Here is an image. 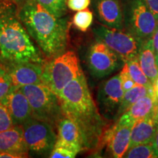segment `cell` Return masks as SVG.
<instances>
[{"instance_id": "cell-1", "label": "cell", "mask_w": 158, "mask_h": 158, "mask_svg": "<svg viewBox=\"0 0 158 158\" xmlns=\"http://www.w3.org/2000/svg\"><path fill=\"white\" fill-rule=\"evenodd\" d=\"M58 98L63 115L78 126L84 149L99 150L108 124L91 95L83 72L64 86Z\"/></svg>"}, {"instance_id": "cell-2", "label": "cell", "mask_w": 158, "mask_h": 158, "mask_svg": "<svg viewBox=\"0 0 158 158\" xmlns=\"http://www.w3.org/2000/svg\"><path fill=\"white\" fill-rule=\"evenodd\" d=\"M17 13L29 36L47 59H53L64 52L70 27L68 19L52 15L36 0H29L17 7Z\"/></svg>"}, {"instance_id": "cell-3", "label": "cell", "mask_w": 158, "mask_h": 158, "mask_svg": "<svg viewBox=\"0 0 158 158\" xmlns=\"http://www.w3.org/2000/svg\"><path fill=\"white\" fill-rule=\"evenodd\" d=\"M0 61L40 64L45 62L20 21L17 7L7 2L0 6Z\"/></svg>"}, {"instance_id": "cell-4", "label": "cell", "mask_w": 158, "mask_h": 158, "mask_svg": "<svg viewBox=\"0 0 158 158\" xmlns=\"http://www.w3.org/2000/svg\"><path fill=\"white\" fill-rule=\"evenodd\" d=\"M124 29L143 43L151 39L157 21L145 0H120Z\"/></svg>"}, {"instance_id": "cell-5", "label": "cell", "mask_w": 158, "mask_h": 158, "mask_svg": "<svg viewBox=\"0 0 158 158\" xmlns=\"http://www.w3.org/2000/svg\"><path fill=\"white\" fill-rule=\"evenodd\" d=\"M81 72L76 53L65 51L44 62L42 81L59 96L64 86Z\"/></svg>"}, {"instance_id": "cell-6", "label": "cell", "mask_w": 158, "mask_h": 158, "mask_svg": "<svg viewBox=\"0 0 158 158\" xmlns=\"http://www.w3.org/2000/svg\"><path fill=\"white\" fill-rule=\"evenodd\" d=\"M19 89L28 99L34 117L56 127L63 116L58 96L43 83L27 85Z\"/></svg>"}, {"instance_id": "cell-7", "label": "cell", "mask_w": 158, "mask_h": 158, "mask_svg": "<svg viewBox=\"0 0 158 158\" xmlns=\"http://www.w3.org/2000/svg\"><path fill=\"white\" fill-rule=\"evenodd\" d=\"M93 33L96 39L103 42L124 63L138 57L141 43L127 31L100 25L93 29Z\"/></svg>"}, {"instance_id": "cell-8", "label": "cell", "mask_w": 158, "mask_h": 158, "mask_svg": "<svg viewBox=\"0 0 158 158\" xmlns=\"http://www.w3.org/2000/svg\"><path fill=\"white\" fill-rule=\"evenodd\" d=\"M22 127L29 151L34 155L49 157L57 139L54 127L48 122L35 117Z\"/></svg>"}, {"instance_id": "cell-9", "label": "cell", "mask_w": 158, "mask_h": 158, "mask_svg": "<svg viewBox=\"0 0 158 158\" xmlns=\"http://www.w3.org/2000/svg\"><path fill=\"white\" fill-rule=\"evenodd\" d=\"M86 62L90 73L97 78H102L118 70L122 61L103 42L96 39L89 48Z\"/></svg>"}, {"instance_id": "cell-10", "label": "cell", "mask_w": 158, "mask_h": 158, "mask_svg": "<svg viewBox=\"0 0 158 158\" xmlns=\"http://www.w3.org/2000/svg\"><path fill=\"white\" fill-rule=\"evenodd\" d=\"M119 75H115L100 84L98 92V109L108 120L118 118V111L124 95Z\"/></svg>"}, {"instance_id": "cell-11", "label": "cell", "mask_w": 158, "mask_h": 158, "mask_svg": "<svg viewBox=\"0 0 158 158\" xmlns=\"http://www.w3.org/2000/svg\"><path fill=\"white\" fill-rule=\"evenodd\" d=\"M7 69L13 87L41 84L43 64L32 62H2Z\"/></svg>"}, {"instance_id": "cell-12", "label": "cell", "mask_w": 158, "mask_h": 158, "mask_svg": "<svg viewBox=\"0 0 158 158\" xmlns=\"http://www.w3.org/2000/svg\"><path fill=\"white\" fill-rule=\"evenodd\" d=\"M133 124L116 122L112 128H108L105 134L102 146L107 144V149L112 157H123L129 148L130 134Z\"/></svg>"}, {"instance_id": "cell-13", "label": "cell", "mask_w": 158, "mask_h": 158, "mask_svg": "<svg viewBox=\"0 0 158 158\" xmlns=\"http://www.w3.org/2000/svg\"><path fill=\"white\" fill-rule=\"evenodd\" d=\"M2 103L7 107L14 125L23 126L34 118L28 99L19 88L13 87Z\"/></svg>"}, {"instance_id": "cell-14", "label": "cell", "mask_w": 158, "mask_h": 158, "mask_svg": "<svg viewBox=\"0 0 158 158\" xmlns=\"http://www.w3.org/2000/svg\"><path fill=\"white\" fill-rule=\"evenodd\" d=\"M98 21L109 28L124 30L120 0H92Z\"/></svg>"}, {"instance_id": "cell-15", "label": "cell", "mask_w": 158, "mask_h": 158, "mask_svg": "<svg viewBox=\"0 0 158 158\" xmlns=\"http://www.w3.org/2000/svg\"><path fill=\"white\" fill-rule=\"evenodd\" d=\"M0 152L12 154L16 158L29 157V151L23 136L22 126L14 125L0 133Z\"/></svg>"}, {"instance_id": "cell-16", "label": "cell", "mask_w": 158, "mask_h": 158, "mask_svg": "<svg viewBox=\"0 0 158 158\" xmlns=\"http://www.w3.org/2000/svg\"><path fill=\"white\" fill-rule=\"evenodd\" d=\"M158 101L154 92L140 98L118 118L120 123L133 124L138 120L155 113Z\"/></svg>"}, {"instance_id": "cell-17", "label": "cell", "mask_w": 158, "mask_h": 158, "mask_svg": "<svg viewBox=\"0 0 158 158\" xmlns=\"http://www.w3.org/2000/svg\"><path fill=\"white\" fill-rule=\"evenodd\" d=\"M57 139L68 144L78 152L84 150V141L78 126L68 116L63 115L56 124Z\"/></svg>"}, {"instance_id": "cell-18", "label": "cell", "mask_w": 158, "mask_h": 158, "mask_svg": "<svg viewBox=\"0 0 158 158\" xmlns=\"http://www.w3.org/2000/svg\"><path fill=\"white\" fill-rule=\"evenodd\" d=\"M155 114L156 111L134 122L131 129L128 149L134 146L152 143L153 141L155 133Z\"/></svg>"}, {"instance_id": "cell-19", "label": "cell", "mask_w": 158, "mask_h": 158, "mask_svg": "<svg viewBox=\"0 0 158 158\" xmlns=\"http://www.w3.org/2000/svg\"><path fill=\"white\" fill-rule=\"evenodd\" d=\"M138 59L143 73L153 84L158 75V67L152 38L141 43Z\"/></svg>"}, {"instance_id": "cell-20", "label": "cell", "mask_w": 158, "mask_h": 158, "mask_svg": "<svg viewBox=\"0 0 158 158\" xmlns=\"http://www.w3.org/2000/svg\"><path fill=\"white\" fill-rule=\"evenodd\" d=\"M154 92L153 86L147 87L142 85L136 84L134 87L124 92L121 104L118 111V118L127 110L132 105L135 103L140 98Z\"/></svg>"}, {"instance_id": "cell-21", "label": "cell", "mask_w": 158, "mask_h": 158, "mask_svg": "<svg viewBox=\"0 0 158 158\" xmlns=\"http://www.w3.org/2000/svg\"><path fill=\"white\" fill-rule=\"evenodd\" d=\"M127 64L129 73L132 78L136 84L151 87L152 86V83L149 81L148 77L146 76L142 70L141 65L138 62V57L133 58L125 62Z\"/></svg>"}, {"instance_id": "cell-22", "label": "cell", "mask_w": 158, "mask_h": 158, "mask_svg": "<svg viewBox=\"0 0 158 158\" xmlns=\"http://www.w3.org/2000/svg\"><path fill=\"white\" fill-rule=\"evenodd\" d=\"M123 157L126 158H156L152 142L134 146L127 150Z\"/></svg>"}, {"instance_id": "cell-23", "label": "cell", "mask_w": 158, "mask_h": 158, "mask_svg": "<svg viewBox=\"0 0 158 158\" xmlns=\"http://www.w3.org/2000/svg\"><path fill=\"white\" fill-rule=\"evenodd\" d=\"M40 5L52 15L58 18L64 17L67 13V0H36Z\"/></svg>"}, {"instance_id": "cell-24", "label": "cell", "mask_w": 158, "mask_h": 158, "mask_svg": "<svg viewBox=\"0 0 158 158\" xmlns=\"http://www.w3.org/2000/svg\"><path fill=\"white\" fill-rule=\"evenodd\" d=\"M93 22V13L89 9L77 11L73 18V23L78 30L86 31Z\"/></svg>"}, {"instance_id": "cell-25", "label": "cell", "mask_w": 158, "mask_h": 158, "mask_svg": "<svg viewBox=\"0 0 158 158\" xmlns=\"http://www.w3.org/2000/svg\"><path fill=\"white\" fill-rule=\"evenodd\" d=\"M78 152L68 144L63 143L56 139V143L52 151L49 155L51 158H74L76 157Z\"/></svg>"}, {"instance_id": "cell-26", "label": "cell", "mask_w": 158, "mask_h": 158, "mask_svg": "<svg viewBox=\"0 0 158 158\" xmlns=\"http://www.w3.org/2000/svg\"><path fill=\"white\" fill-rule=\"evenodd\" d=\"M13 88V84L7 69L3 63L0 62V102H2Z\"/></svg>"}, {"instance_id": "cell-27", "label": "cell", "mask_w": 158, "mask_h": 158, "mask_svg": "<svg viewBox=\"0 0 158 158\" xmlns=\"http://www.w3.org/2000/svg\"><path fill=\"white\" fill-rule=\"evenodd\" d=\"M13 119L6 106L0 102V133L13 127Z\"/></svg>"}, {"instance_id": "cell-28", "label": "cell", "mask_w": 158, "mask_h": 158, "mask_svg": "<svg viewBox=\"0 0 158 158\" xmlns=\"http://www.w3.org/2000/svg\"><path fill=\"white\" fill-rule=\"evenodd\" d=\"M119 75L120 77V81H121V84L122 89H123L124 92L130 89L134 86H135L136 84L133 81V79L132 78L131 76H130L129 70H128L127 64L126 63H124L122 69L120 72Z\"/></svg>"}, {"instance_id": "cell-29", "label": "cell", "mask_w": 158, "mask_h": 158, "mask_svg": "<svg viewBox=\"0 0 158 158\" xmlns=\"http://www.w3.org/2000/svg\"><path fill=\"white\" fill-rule=\"evenodd\" d=\"M91 0H67V5L73 11H79L86 9L89 6Z\"/></svg>"}, {"instance_id": "cell-30", "label": "cell", "mask_w": 158, "mask_h": 158, "mask_svg": "<svg viewBox=\"0 0 158 158\" xmlns=\"http://www.w3.org/2000/svg\"><path fill=\"white\" fill-rule=\"evenodd\" d=\"M156 157H158V106L155 114V133L152 141Z\"/></svg>"}, {"instance_id": "cell-31", "label": "cell", "mask_w": 158, "mask_h": 158, "mask_svg": "<svg viewBox=\"0 0 158 158\" xmlns=\"http://www.w3.org/2000/svg\"><path fill=\"white\" fill-rule=\"evenodd\" d=\"M158 23V0H145Z\"/></svg>"}, {"instance_id": "cell-32", "label": "cell", "mask_w": 158, "mask_h": 158, "mask_svg": "<svg viewBox=\"0 0 158 158\" xmlns=\"http://www.w3.org/2000/svg\"><path fill=\"white\" fill-rule=\"evenodd\" d=\"M152 40L154 51H155L156 57L158 55V23L156 26L155 31H154L152 37Z\"/></svg>"}, {"instance_id": "cell-33", "label": "cell", "mask_w": 158, "mask_h": 158, "mask_svg": "<svg viewBox=\"0 0 158 158\" xmlns=\"http://www.w3.org/2000/svg\"><path fill=\"white\" fill-rule=\"evenodd\" d=\"M152 86H153L154 94H155V98L158 101V75H157V78H155V80L154 81V82L152 84Z\"/></svg>"}, {"instance_id": "cell-34", "label": "cell", "mask_w": 158, "mask_h": 158, "mask_svg": "<svg viewBox=\"0 0 158 158\" xmlns=\"http://www.w3.org/2000/svg\"><path fill=\"white\" fill-rule=\"evenodd\" d=\"M5 1L7 2L14 4L16 7H19V6L22 5L26 2H27L29 0H5Z\"/></svg>"}, {"instance_id": "cell-35", "label": "cell", "mask_w": 158, "mask_h": 158, "mask_svg": "<svg viewBox=\"0 0 158 158\" xmlns=\"http://www.w3.org/2000/svg\"><path fill=\"white\" fill-rule=\"evenodd\" d=\"M156 62H157V67H158V55L157 56H156Z\"/></svg>"}]
</instances>
